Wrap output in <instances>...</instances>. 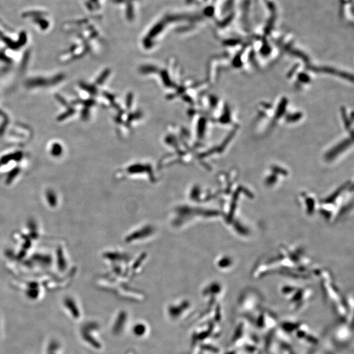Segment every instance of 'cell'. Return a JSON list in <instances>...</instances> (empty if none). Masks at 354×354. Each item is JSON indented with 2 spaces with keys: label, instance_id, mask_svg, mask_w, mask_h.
I'll return each mask as SVG.
<instances>
[{
  "label": "cell",
  "instance_id": "cell-1",
  "mask_svg": "<svg viewBox=\"0 0 354 354\" xmlns=\"http://www.w3.org/2000/svg\"><path fill=\"white\" fill-rule=\"evenodd\" d=\"M60 153H61V146H59L58 144H54L53 148V153L58 155Z\"/></svg>",
  "mask_w": 354,
  "mask_h": 354
}]
</instances>
